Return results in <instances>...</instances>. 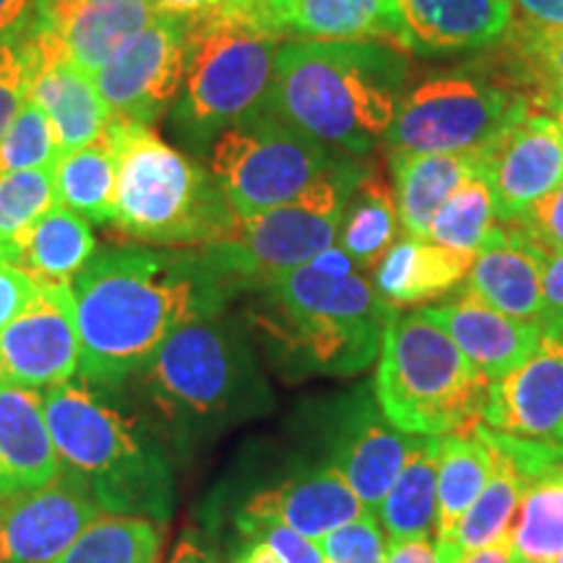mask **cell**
<instances>
[{
    "instance_id": "ab89813d",
    "label": "cell",
    "mask_w": 563,
    "mask_h": 563,
    "mask_svg": "<svg viewBox=\"0 0 563 563\" xmlns=\"http://www.w3.org/2000/svg\"><path fill=\"white\" fill-rule=\"evenodd\" d=\"M58 157L60 146L51 118L34 102H26L0 139V173L53 167Z\"/></svg>"
},
{
    "instance_id": "d590c367",
    "label": "cell",
    "mask_w": 563,
    "mask_h": 563,
    "mask_svg": "<svg viewBox=\"0 0 563 563\" xmlns=\"http://www.w3.org/2000/svg\"><path fill=\"white\" fill-rule=\"evenodd\" d=\"M496 228L498 217L490 183L485 178V170H481L449 196L439 214L433 217L428 241L441 245V249L477 256V251L483 249V243Z\"/></svg>"
},
{
    "instance_id": "cb8c5ba5",
    "label": "cell",
    "mask_w": 563,
    "mask_h": 563,
    "mask_svg": "<svg viewBox=\"0 0 563 563\" xmlns=\"http://www.w3.org/2000/svg\"><path fill=\"white\" fill-rule=\"evenodd\" d=\"M58 477L42 391L0 384V498L45 488Z\"/></svg>"
},
{
    "instance_id": "d6986e66",
    "label": "cell",
    "mask_w": 563,
    "mask_h": 563,
    "mask_svg": "<svg viewBox=\"0 0 563 563\" xmlns=\"http://www.w3.org/2000/svg\"><path fill=\"white\" fill-rule=\"evenodd\" d=\"M420 313L452 336L456 347L490 382H498L525 363L543 336V323L514 319L470 292L439 306L420 308Z\"/></svg>"
},
{
    "instance_id": "1f68e13d",
    "label": "cell",
    "mask_w": 563,
    "mask_h": 563,
    "mask_svg": "<svg viewBox=\"0 0 563 563\" xmlns=\"http://www.w3.org/2000/svg\"><path fill=\"white\" fill-rule=\"evenodd\" d=\"M481 426V422H477ZM490 449L477 431L441 435L439 456V514H435V540L446 543L481 496L490 477Z\"/></svg>"
},
{
    "instance_id": "bcb514c9",
    "label": "cell",
    "mask_w": 563,
    "mask_h": 563,
    "mask_svg": "<svg viewBox=\"0 0 563 563\" xmlns=\"http://www.w3.org/2000/svg\"><path fill=\"white\" fill-rule=\"evenodd\" d=\"M167 563H220V555L199 530H186Z\"/></svg>"
},
{
    "instance_id": "7dc6e473",
    "label": "cell",
    "mask_w": 563,
    "mask_h": 563,
    "mask_svg": "<svg viewBox=\"0 0 563 563\" xmlns=\"http://www.w3.org/2000/svg\"><path fill=\"white\" fill-rule=\"evenodd\" d=\"M527 21L548 26H563V0H511Z\"/></svg>"
},
{
    "instance_id": "d4e9b609",
    "label": "cell",
    "mask_w": 563,
    "mask_h": 563,
    "mask_svg": "<svg viewBox=\"0 0 563 563\" xmlns=\"http://www.w3.org/2000/svg\"><path fill=\"white\" fill-rule=\"evenodd\" d=\"M475 256L441 249L428 238H402L371 272V285L394 311L431 306L464 285Z\"/></svg>"
},
{
    "instance_id": "e575fe53",
    "label": "cell",
    "mask_w": 563,
    "mask_h": 563,
    "mask_svg": "<svg viewBox=\"0 0 563 563\" xmlns=\"http://www.w3.org/2000/svg\"><path fill=\"white\" fill-rule=\"evenodd\" d=\"M498 51L504 60L496 70L525 97V102L534 91L563 84V26L514 21Z\"/></svg>"
},
{
    "instance_id": "7bdbcfd3",
    "label": "cell",
    "mask_w": 563,
    "mask_h": 563,
    "mask_svg": "<svg viewBox=\"0 0 563 563\" xmlns=\"http://www.w3.org/2000/svg\"><path fill=\"white\" fill-rule=\"evenodd\" d=\"M37 295V279L9 258H0V334Z\"/></svg>"
},
{
    "instance_id": "816d5d0a",
    "label": "cell",
    "mask_w": 563,
    "mask_h": 563,
    "mask_svg": "<svg viewBox=\"0 0 563 563\" xmlns=\"http://www.w3.org/2000/svg\"><path fill=\"white\" fill-rule=\"evenodd\" d=\"M34 0H0V40L32 11Z\"/></svg>"
},
{
    "instance_id": "7c38bea8",
    "label": "cell",
    "mask_w": 563,
    "mask_h": 563,
    "mask_svg": "<svg viewBox=\"0 0 563 563\" xmlns=\"http://www.w3.org/2000/svg\"><path fill=\"white\" fill-rule=\"evenodd\" d=\"M420 439L386 418L373 382L357 384L316 412L321 464L336 470L371 511L382 506Z\"/></svg>"
},
{
    "instance_id": "277c9868",
    "label": "cell",
    "mask_w": 563,
    "mask_h": 563,
    "mask_svg": "<svg viewBox=\"0 0 563 563\" xmlns=\"http://www.w3.org/2000/svg\"><path fill=\"white\" fill-rule=\"evenodd\" d=\"M256 327L287 376H355L382 352L394 308L332 245L262 290Z\"/></svg>"
},
{
    "instance_id": "6da1fadb",
    "label": "cell",
    "mask_w": 563,
    "mask_h": 563,
    "mask_svg": "<svg viewBox=\"0 0 563 563\" xmlns=\"http://www.w3.org/2000/svg\"><path fill=\"white\" fill-rule=\"evenodd\" d=\"M81 382L118 391L180 323L228 308L201 249L110 245L70 282Z\"/></svg>"
},
{
    "instance_id": "9c48e42d",
    "label": "cell",
    "mask_w": 563,
    "mask_h": 563,
    "mask_svg": "<svg viewBox=\"0 0 563 563\" xmlns=\"http://www.w3.org/2000/svg\"><path fill=\"white\" fill-rule=\"evenodd\" d=\"M365 170L352 157H340L298 199L241 220L235 235L201 249L224 290H262L336 245L344 207Z\"/></svg>"
},
{
    "instance_id": "30bf717a",
    "label": "cell",
    "mask_w": 563,
    "mask_h": 563,
    "mask_svg": "<svg viewBox=\"0 0 563 563\" xmlns=\"http://www.w3.org/2000/svg\"><path fill=\"white\" fill-rule=\"evenodd\" d=\"M527 110L525 97L490 63L435 70L405 91L384 146L405 154L483 150Z\"/></svg>"
},
{
    "instance_id": "603a6c76",
    "label": "cell",
    "mask_w": 563,
    "mask_h": 563,
    "mask_svg": "<svg viewBox=\"0 0 563 563\" xmlns=\"http://www.w3.org/2000/svg\"><path fill=\"white\" fill-rule=\"evenodd\" d=\"M285 40L378 42L407 53L397 0H264Z\"/></svg>"
},
{
    "instance_id": "3957f363",
    "label": "cell",
    "mask_w": 563,
    "mask_h": 563,
    "mask_svg": "<svg viewBox=\"0 0 563 563\" xmlns=\"http://www.w3.org/2000/svg\"><path fill=\"white\" fill-rule=\"evenodd\" d=\"M60 475L102 514L165 527L175 514V470L157 428L125 410L115 391L68 382L42 391Z\"/></svg>"
},
{
    "instance_id": "9a60e30c",
    "label": "cell",
    "mask_w": 563,
    "mask_h": 563,
    "mask_svg": "<svg viewBox=\"0 0 563 563\" xmlns=\"http://www.w3.org/2000/svg\"><path fill=\"white\" fill-rule=\"evenodd\" d=\"M79 365L74 290L37 279V295L0 334V384L45 391L74 382Z\"/></svg>"
},
{
    "instance_id": "f1b7e54d",
    "label": "cell",
    "mask_w": 563,
    "mask_h": 563,
    "mask_svg": "<svg viewBox=\"0 0 563 563\" xmlns=\"http://www.w3.org/2000/svg\"><path fill=\"white\" fill-rule=\"evenodd\" d=\"M439 456L441 439L422 435L410 460L376 509L386 540L397 543L407 538H435V514H439Z\"/></svg>"
},
{
    "instance_id": "5b68a950",
    "label": "cell",
    "mask_w": 563,
    "mask_h": 563,
    "mask_svg": "<svg viewBox=\"0 0 563 563\" xmlns=\"http://www.w3.org/2000/svg\"><path fill=\"white\" fill-rule=\"evenodd\" d=\"M131 382L180 454L274 407L249 334L224 311L180 323Z\"/></svg>"
},
{
    "instance_id": "f35d334b",
    "label": "cell",
    "mask_w": 563,
    "mask_h": 563,
    "mask_svg": "<svg viewBox=\"0 0 563 563\" xmlns=\"http://www.w3.org/2000/svg\"><path fill=\"white\" fill-rule=\"evenodd\" d=\"M42 70V55L26 16L0 40V139L30 102L32 84Z\"/></svg>"
},
{
    "instance_id": "ac0fdd59",
    "label": "cell",
    "mask_w": 563,
    "mask_h": 563,
    "mask_svg": "<svg viewBox=\"0 0 563 563\" xmlns=\"http://www.w3.org/2000/svg\"><path fill=\"white\" fill-rule=\"evenodd\" d=\"M483 422L517 439L563 446V336L545 332L525 363L490 382Z\"/></svg>"
},
{
    "instance_id": "7402d4cb",
    "label": "cell",
    "mask_w": 563,
    "mask_h": 563,
    "mask_svg": "<svg viewBox=\"0 0 563 563\" xmlns=\"http://www.w3.org/2000/svg\"><path fill=\"white\" fill-rule=\"evenodd\" d=\"M241 511L277 519L300 532L302 538L319 543L323 534L363 517L371 509H365L357 493L336 470L319 462L251 496Z\"/></svg>"
},
{
    "instance_id": "c3c4849f",
    "label": "cell",
    "mask_w": 563,
    "mask_h": 563,
    "mask_svg": "<svg viewBox=\"0 0 563 563\" xmlns=\"http://www.w3.org/2000/svg\"><path fill=\"white\" fill-rule=\"evenodd\" d=\"M152 9L157 13H170V16H201V13H209L220 5L230 3V0H150Z\"/></svg>"
},
{
    "instance_id": "ee69618b",
    "label": "cell",
    "mask_w": 563,
    "mask_h": 563,
    "mask_svg": "<svg viewBox=\"0 0 563 563\" xmlns=\"http://www.w3.org/2000/svg\"><path fill=\"white\" fill-rule=\"evenodd\" d=\"M545 332L563 336V253L551 256L543 272V316H540Z\"/></svg>"
},
{
    "instance_id": "74e56055",
    "label": "cell",
    "mask_w": 563,
    "mask_h": 563,
    "mask_svg": "<svg viewBox=\"0 0 563 563\" xmlns=\"http://www.w3.org/2000/svg\"><path fill=\"white\" fill-rule=\"evenodd\" d=\"M235 530L230 563H323L319 543L272 517L238 511Z\"/></svg>"
},
{
    "instance_id": "2e32d148",
    "label": "cell",
    "mask_w": 563,
    "mask_h": 563,
    "mask_svg": "<svg viewBox=\"0 0 563 563\" xmlns=\"http://www.w3.org/2000/svg\"><path fill=\"white\" fill-rule=\"evenodd\" d=\"M485 178L496 217L509 224L563 183V136L551 115L527 110L485 146Z\"/></svg>"
},
{
    "instance_id": "ba28073f",
    "label": "cell",
    "mask_w": 563,
    "mask_h": 563,
    "mask_svg": "<svg viewBox=\"0 0 563 563\" xmlns=\"http://www.w3.org/2000/svg\"><path fill=\"white\" fill-rule=\"evenodd\" d=\"M373 389L394 426L441 439L483 422L490 378L420 311H394L384 329Z\"/></svg>"
},
{
    "instance_id": "4fadbf2b",
    "label": "cell",
    "mask_w": 563,
    "mask_h": 563,
    "mask_svg": "<svg viewBox=\"0 0 563 563\" xmlns=\"http://www.w3.org/2000/svg\"><path fill=\"white\" fill-rule=\"evenodd\" d=\"M188 19L157 13L121 53L95 76L112 118L157 125L170 115L183 87Z\"/></svg>"
},
{
    "instance_id": "f907efd6",
    "label": "cell",
    "mask_w": 563,
    "mask_h": 563,
    "mask_svg": "<svg viewBox=\"0 0 563 563\" xmlns=\"http://www.w3.org/2000/svg\"><path fill=\"white\" fill-rule=\"evenodd\" d=\"M456 563H517L511 551V540L504 538L498 543H493L488 548H481V551H473L467 555H462Z\"/></svg>"
},
{
    "instance_id": "44dd1931",
    "label": "cell",
    "mask_w": 563,
    "mask_h": 563,
    "mask_svg": "<svg viewBox=\"0 0 563 563\" xmlns=\"http://www.w3.org/2000/svg\"><path fill=\"white\" fill-rule=\"evenodd\" d=\"M545 262L543 253L514 224L498 222L470 266L464 292L514 319L540 323Z\"/></svg>"
},
{
    "instance_id": "f6af8a7d",
    "label": "cell",
    "mask_w": 563,
    "mask_h": 563,
    "mask_svg": "<svg viewBox=\"0 0 563 563\" xmlns=\"http://www.w3.org/2000/svg\"><path fill=\"white\" fill-rule=\"evenodd\" d=\"M386 563H449V559L441 551L439 540L433 534H426V538H407L389 543Z\"/></svg>"
},
{
    "instance_id": "ffe728a7",
    "label": "cell",
    "mask_w": 563,
    "mask_h": 563,
    "mask_svg": "<svg viewBox=\"0 0 563 563\" xmlns=\"http://www.w3.org/2000/svg\"><path fill=\"white\" fill-rule=\"evenodd\" d=\"M407 53H473L498 47L514 24L511 0H397Z\"/></svg>"
},
{
    "instance_id": "f5cc1de1",
    "label": "cell",
    "mask_w": 563,
    "mask_h": 563,
    "mask_svg": "<svg viewBox=\"0 0 563 563\" xmlns=\"http://www.w3.org/2000/svg\"><path fill=\"white\" fill-rule=\"evenodd\" d=\"M555 563H563V555H561V559H559V561H555Z\"/></svg>"
},
{
    "instance_id": "4316f807",
    "label": "cell",
    "mask_w": 563,
    "mask_h": 563,
    "mask_svg": "<svg viewBox=\"0 0 563 563\" xmlns=\"http://www.w3.org/2000/svg\"><path fill=\"white\" fill-rule=\"evenodd\" d=\"M30 102L51 118L60 154L95 144L112 123V112L95 79L66 60L51 63L40 70L32 84Z\"/></svg>"
},
{
    "instance_id": "f546056e",
    "label": "cell",
    "mask_w": 563,
    "mask_h": 563,
    "mask_svg": "<svg viewBox=\"0 0 563 563\" xmlns=\"http://www.w3.org/2000/svg\"><path fill=\"white\" fill-rule=\"evenodd\" d=\"M399 232H402V220H399L394 188L386 186L382 175L368 167L344 207L336 245L347 253L357 269L373 272L399 241Z\"/></svg>"
},
{
    "instance_id": "52a82bcc",
    "label": "cell",
    "mask_w": 563,
    "mask_h": 563,
    "mask_svg": "<svg viewBox=\"0 0 563 563\" xmlns=\"http://www.w3.org/2000/svg\"><path fill=\"white\" fill-rule=\"evenodd\" d=\"M108 136L118 165L112 230L152 249H207L235 235L241 220L199 159L144 123L112 118Z\"/></svg>"
},
{
    "instance_id": "484cf974",
    "label": "cell",
    "mask_w": 563,
    "mask_h": 563,
    "mask_svg": "<svg viewBox=\"0 0 563 563\" xmlns=\"http://www.w3.org/2000/svg\"><path fill=\"white\" fill-rule=\"evenodd\" d=\"M389 154L399 220L407 238H428L433 217L464 180L485 167V146L452 154Z\"/></svg>"
},
{
    "instance_id": "e0dca14e",
    "label": "cell",
    "mask_w": 563,
    "mask_h": 563,
    "mask_svg": "<svg viewBox=\"0 0 563 563\" xmlns=\"http://www.w3.org/2000/svg\"><path fill=\"white\" fill-rule=\"evenodd\" d=\"M100 514L63 475L45 488L0 498V563H51Z\"/></svg>"
},
{
    "instance_id": "83f0119b",
    "label": "cell",
    "mask_w": 563,
    "mask_h": 563,
    "mask_svg": "<svg viewBox=\"0 0 563 563\" xmlns=\"http://www.w3.org/2000/svg\"><path fill=\"white\" fill-rule=\"evenodd\" d=\"M95 253L97 238L91 222L76 214L74 209L55 203L45 217L32 224L11 262L32 274L34 279L70 285Z\"/></svg>"
},
{
    "instance_id": "8fae6325",
    "label": "cell",
    "mask_w": 563,
    "mask_h": 563,
    "mask_svg": "<svg viewBox=\"0 0 563 563\" xmlns=\"http://www.w3.org/2000/svg\"><path fill=\"white\" fill-rule=\"evenodd\" d=\"M340 157L269 110L224 129L207 150L209 173L238 220L298 199Z\"/></svg>"
},
{
    "instance_id": "b9f144b4",
    "label": "cell",
    "mask_w": 563,
    "mask_h": 563,
    "mask_svg": "<svg viewBox=\"0 0 563 563\" xmlns=\"http://www.w3.org/2000/svg\"><path fill=\"white\" fill-rule=\"evenodd\" d=\"M509 224L522 232L545 258L563 253V183Z\"/></svg>"
},
{
    "instance_id": "4dcf8cb0",
    "label": "cell",
    "mask_w": 563,
    "mask_h": 563,
    "mask_svg": "<svg viewBox=\"0 0 563 563\" xmlns=\"http://www.w3.org/2000/svg\"><path fill=\"white\" fill-rule=\"evenodd\" d=\"M55 191L63 207L87 217L95 224L115 220V150L108 133L95 144L60 154L53 167Z\"/></svg>"
},
{
    "instance_id": "8d00e7d4",
    "label": "cell",
    "mask_w": 563,
    "mask_h": 563,
    "mask_svg": "<svg viewBox=\"0 0 563 563\" xmlns=\"http://www.w3.org/2000/svg\"><path fill=\"white\" fill-rule=\"evenodd\" d=\"M53 167L0 173V258L11 262L32 224L60 203Z\"/></svg>"
},
{
    "instance_id": "836d02e7",
    "label": "cell",
    "mask_w": 563,
    "mask_h": 563,
    "mask_svg": "<svg viewBox=\"0 0 563 563\" xmlns=\"http://www.w3.org/2000/svg\"><path fill=\"white\" fill-rule=\"evenodd\" d=\"M162 525L139 517L100 514L51 563H159Z\"/></svg>"
},
{
    "instance_id": "d6a6232c",
    "label": "cell",
    "mask_w": 563,
    "mask_h": 563,
    "mask_svg": "<svg viewBox=\"0 0 563 563\" xmlns=\"http://www.w3.org/2000/svg\"><path fill=\"white\" fill-rule=\"evenodd\" d=\"M511 551L517 563H555L563 555V464L530 483L514 517Z\"/></svg>"
},
{
    "instance_id": "7a4b0ae2",
    "label": "cell",
    "mask_w": 563,
    "mask_h": 563,
    "mask_svg": "<svg viewBox=\"0 0 563 563\" xmlns=\"http://www.w3.org/2000/svg\"><path fill=\"white\" fill-rule=\"evenodd\" d=\"M410 53L378 42L285 40L266 110L342 157L384 144L410 89Z\"/></svg>"
},
{
    "instance_id": "681fc988",
    "label": "cell",
    "mask_w": 563,
    "mask_h": 563,
    "mask_svg": "<svg viewBox=\"0 0 563 563\" xmlns=\"http://www.w3.org/2000/svg\"><path fill=\"white\" fill-rule=\"evenodd\" d=\"M527 104H530L532 110H540V112H545V115H551L563 136V84H559V87H545V89L534 91L530 100H527Z\"/></svg>"
},
{
    "instance_id": "8992f818",
    "label": "cell",
    "mask_w": 563,
    "mask_h": 563,
    "mask_svg": "<svg viewBox=\"0 0 563 563\" xmlns=\"http://www.w3.org/2000/svg\"><path fill=\"white\" fill-rule=\"evenodd\" d=\"M282 42L264 0H230L188 19L183 87L170 110L180 144L207 154L224 129L266 110Z\"/></svg>"
},
{
    "instance_id": "5bb4252c",
    "label": "cell",
    "mask_w": 563,
    "mask_h": 563,
    "mask_svg": "<svg viewBox=\"0 0 563 563\" xmlns=\"http://www.w3.org/2000/svg\"><path fill=\"white\" fill-rule=\"evenodd\" d=\"M154 16L150 0H34L26 21L45 66L66 60L95 79Z\"/></svg>"
},
{
    "instance_id": "60d3db41",
    "label": "cell",
    "mask_w": 563,
    "mask_h": 563,
    "mask_svg": "<svg viewBox=\"0 0 563 563\" xmlns=\"http://www.w3.org/2000/svg\"><path fill=\"white\" fill-rule=\"evenodd\" d=\"M323 563H386L389 540L376 511L336 527L319 540Z\"/></svg>"
}]
</instances>
